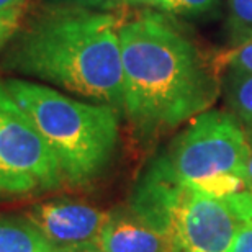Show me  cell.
I'll return each instance as SVG.
<instances>
[{
  "label": "cell",
  "instance_id": "6da1fadb",
  "mask_svg": "<svg viewBox=\"0 0 252 252\" xmlns=\"http://www.w3.org/2000/svg\"><path fill=\"white\" fill-rule=\"evenodd\" d=\"M123 112L143 134L175 128L218 97L220 69L162 13L141 12L120 25Z\"/></svg>",
  "mask_w": 252,
  "mask_h": 252
},
{
  "label": "cell",
  "instance_id": "7a4b0ae2",
  "mask_svg": "<svg viewBox=\"0 0 252 252\" xmlns=\"http://www.w3.org/2000/svg\"><path fill=\"white\" fill-rule=\"evenodd\" d=\"M117 13L44 5L13 34L0 69L123 110V64Z\"/></svg>",
  "mask_w": 252,
  "mask_h": 252
},
{
  "label": "cell",
  "instance_id": "3957f363",
  "mask_svg": "<svg viewBox=\"0 0 252 252\" xmlns=\"http://www.w3.org/2000/svg\"><path fill=\"white\" fill-rule=\"evenodd\" d=\"M56 158L64 182L82 187L108 165L118 143V110L67 97L48 85L5 80Z\"/></svg>",
  "mask_w": 252,
  "mask_h": 252
},
{
  "label": "cell",
  "instance_id": "277c9868",
  "mask_svg": "<svg viewBox=\"0 0 252 252\" xmlns=\"http://www.w3.org/2000/svg\"><path fill=\"white\" fill-rule=\"evenodd\" d=\"M248 158L244 126L229 112L206 110L191 118L160 160L179 184L189 185L220 174L243 177Z\"/></svg>",
  "mask_w": 252,
  "mask_h": 252
},
{
  "label": "cell",
  "instance_id": "5b68a950",
  "mask_svg": "<svg viewBox=\"0 0 252 252\" xmlns=\"http://www.w3.org/2000/svg\"><path fill=\"white\" fill-rule=\"evenodd\" d=\"M63 184L53 151L0 80V195H36Z\"/></svg>",
  "mask_w": 252,
  "mask_h": 252
},
{
  "label": "cell",
  "instance_id": "8992f818",
  "mask_svg": "<svg viewBox=\"0 0 252 252\" xmlns=\"http://www.w3.org/2000/svg\"><path fill=\"white\" fill-rule=\"evenodd\" d=\"M249 223V189L216 198L180 184L170 206V233L180 252H229L236 234Z\"/></svg>",
  "mask_w": 252,
  "mask_h": 252
},
{
  "label": "cell",
  "instance_id": "52a82bcc",
  "mask_svg": "<svg viewBox=\"0 0 252 252\" xmlns=\"http://www.w3.org/2000/svg\"><path fill=\"white\" fill-rule=\"evenodd\" d=\"M110 213L74 200H51L32 206L27 218L58 252L97 248Z\"/></svg>",
  "mask_w": 252,
  "mask_h": 252
},
{
  "label": "cell",
  "instance_id": "ba28073f",
  "mask_svg": "<svg viewBox=\"0 0 252 252\" xmlns=\"http://www.w3.org/2000/svg\"><path fill=\"white\" fill-rule=\"evenodd\" d=\"M97 249L100 252H180L172 234L156 228L129 208L110 213Z\"/></svg>",
  "mask_w": 252,
  "mask_h": 252
},
{
  "label": "cell",
  "instance_id": "9c48e42d",
  "mask_svg": "<svg viewBox=\"0 0 252 252\" xmlns=\"http://www.w3.org/2000/svg\"><path fill=\"white\" fill-rule=\"evenodd\" d=\"M0 252H58L27 218L0 215Z\"/></svg>",
  "mask_w": 252,
  "mask_h": 252
},
{
  "label": "cell",
  "instance_id": "30bf717a",
  "mask_svg": "<svg viewBox=\"0 0 252 252\" xmlns=\"http://www.w3.org/2000/svg\"><path fill=\"white\" fill-rule=\"evenodd\" d=\"M223 89L228 112L244 129L252 128V74L224 70Z\"/></svg>",
  "mask_w": 252,
  "mask_h": 252
},
{
  "label": "cell",
  "instance_id": "8fae6325",
  "mask_svg": "<svg viewBox=\"0 0 252 252\" xmlns=\"http://www.w3.org/2000/svg\"><path fill=\"white\" fill-rule=\"evenodd\" d=\"M226 27L233 48L252 39V0H226Z\"/></svg>",
  "mask_w": 252,
  "mask_h": 252
},
{
  "label": "cell",
  "instance_id": "7c38bea8",
  "mask_svg": "<svg viewBox=\"0 0 252 252\" xmlns=\"http://www.w3.org/2000/svg\"><path fill=\"white\" fill-rule=\"evenodd\" d=\"M189 187L201 191L205 195L216 196V198H224L238 191H243L248 189L244 179L236 174H220L211 175V177L200 179L193 184H189Z\"/></svg>",
  "mask_w": 252,
  "mask_h": 252
},
{
  "label": "cell",
  "instance_id": "4fadbf2b",
  "mask_svg": "<svg viewBox=\"0 0 252 252\" xmlns=\"http://www.w3.org/2000/svg\"><path fill=\"white\" fill-rule=\"evenodd\" d=\"M220 72L233 70L241 74H252V39L229 48L215 59Z\"/></svg>",
  "mask_w": 252,
  "mask_h": 252
},
{
  "label": "cell",
  "instance_id": "5bb4252c",
  "mask_svg": "<svg viewBox=\"0 0 252 252\" xmlns=\"http://www.w3.org/2000/svg\"><path fill=\"white\" fill-rule=\"evenodd\" d=\"M25 15H27V2L0 10V53L22 27Z\"/></svg>",
  "mask_w": 252,
  "mask_h": 252
},
{
  "label": "cell",
  "instance_id": "9a60e30c",
  "mask_svg": "<svg viewBox=\"0 0 252 252\" xmlns=\"http://www.w3.org/2000/svg\"><path fill=\"white\" fill-rule=\"evenodd\" d=\"M220 0H162L159 10L172 15H200L218 7Z\"/></svg>",
  "mask_w": 252,
  "mask_h": 252
},
{
  "label": "cell",
  "instance_id": "2e32d148",
  "mask_svg": "<svg viewBox=\"0 0 252 252\" xmlns=\"http://www.w3.org/2000/svg\"><path fill=\"white\" fill-rule=\"evenodd\" d=\"M44 5H58V7L85 8L95 12L118 13L126 3V0H44Z\"/></svg>",
  "mask_w": 252,
  "mask_h": 252
},
{
  "label": "cell",
  "instance_id": "e0dca14e",
  "mask_svg": "<svg viewBox=\"0 0 252 252\" xmlns=\"http://www.w3.org/2000/svg\"><path fill=\"white\" fill-rule=\"evenodd\" d=\"M229 252H252V223L246 224L236 234Z\"/></svg>",
  "mask_w": 252,
  "mask_h": 252
},
{
  "label": "cell",
  "instance_id": "ac0fdd59",
  "mask_svg": "<svg viewBox=\"0 0 252 252\" xmlns=\"http://www.w3.org/2000/svg\"><path fill=\"white\" fill-rule=\"evenodd\" d=\"M248 141H249V158H248V164H246V169L243 172V179L248 189L252 190V134H248Z\"/></svg>",
  "mask_w": 252,
  "mask_h": 252
},
{
  "label": "cell",
  "instance_id": "d6986e66",
  "mask_svg": "<svg viewBox=\"0 0 252 252\" xmlns=\"http://www.w3.org/2000/svg\"><path fill=\"white\" fill-rule=\"evenodd\" d=\"M162 0H126L128 5H149V7H156L158 8Z\"/></svg>",
  "mask_w": 252,
  "mask_h": 252
},
{
  "label": "cell",
  "instance_id": "ffe728a7",
  "mask_svg": "<svg viewBox=\"0 0 252 252\" xmlns=\"http://www.w3.org/2000/svg\"><path fill=\"white\" fill-rule=\"evenodd\" d=\"M25 0H0V10H5V8H10L13 5H18V3H23Z\"/></svg>",
  "mask_w": 252,
  "mask_h": 252
},
{
  "label": "cell",
  "instance_id": "44dd1931",
  "mask_svg": "<svg viewBox=\"0 0 252 252\" xmlns=\"http://www.w3.org/2000/svg\"><path fill=\"white\" fill-rule=\"evenodd\" d=\"M64 252H100L97 248H87V249H74V251H64Z\"/></svg>",
  "mask_w": 252,
  "mask_h": 252
},
{
  "label": "cell",
  "instance_id": "7402d4cb",
  "mask_svg": "<svg viewBox=\"0 0 252 252\" xmlns=\"http://www.w3.org/2000/svg\"><path fill=\"white\" fill-rule=\"evenodd\" d=\"M246 131V134H252V128H248V129H244Z\"/></svg>",
  "mask_w": 252,
  "mask_h": 252
}]
</instances>
